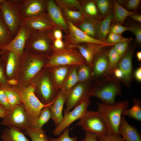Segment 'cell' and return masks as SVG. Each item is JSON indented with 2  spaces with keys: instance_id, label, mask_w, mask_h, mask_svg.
<instances>
[{
  "instance_id": "cell-57",
  "label": "cell",
  "mask_w": 141,
  "mask_h": 141,
  "mask_svg": "<svg viewBox=\"0 0 141 141\" xmlns=\"http://www.w3.org/2000/svg\"><path fill=\"white\" fill-rule=\"evenodd\" d=\"M7 112L8 111L0 106V118H4L7 115Z\"/></svg>"
},
{
  "instance_id": "cell-36",
  "label": "cell",
  "mask_w": 141,
  "mask_h": 141,
  "mask_svg": "<svg viewBox=\"0 0 141 141\" xmlns=\"http://www.w3.org/2000/svg\"><path fill=\"white\" fill-rule=\"evenodd\" d=\"M108 74L113 75V71L116 67L121 57L117 52L114 45L108 50Z\"/></svg>"
},
{
  "instance_id": "cell-59",
  "label": "cell",
  "mask_w": 141,
  "mask_h": 141,
  "mask_svg": "<svg viewBox=\"0 0 141 141\" xmlns=\"http://www.w3.org/2000/svg\"><path fill=\"white\" fill-rule=\"evenodd\" d=\"M5 0H0V5L5 1Z\"/></svg>"
},
{
  "instance_id": "cell-47",
  "label": "cell",
  "mask_w": 141,
  "mask_h": 141,
  "mask_svg": "<svg viewBox=\"0 0 141 141\" xmlns=\"http://www.w3.org/2000/svg\"><path fill=\"white\" fill-rule=\"evenodd\" d=\"M130 29V27L125 26L121 24L116 23L111 26L109 33L121 34L127 30L129 31Z\"/></svg>"
},
{
  "instance_id": "cell-44",
  "label": "cell",
  "mask_w": 141,
  "mask_h": 141,
  "mask_svg": "<svg viewBox=\"0 0 141 141\" xmlns=\"http://www.w3.org/2000/svg\"><path fill=\"white\" fill-rule=\"evenodd\" d=\"M127 38H125L121 34L114 33H109L105 41L107 44H115L126 40Z\"/></svg>"
},
{
  "instance_id": "cell-12",
  "label": "cell",
  "mask_w": 141,
  "mask_h": 141,
  "mask_svg": "<svg viewBox=\"0 0 141 141\" xmlns=\"http://www.w3.org/2000/svg\"><path fill=\"white\" fill-rule=\"evenodd\" d=\"M91 84L78 83L66 93V107L64 114L79 104L89 96V92Z\"/></svg>"
},
{
  "instance_id": "cell-56",
  "label": "cell",
  "mask_w": 141,
  "mask_h": 141,
  "mask_svg": "<svg viewBox=\"0 0 141 141\" xmlns=\"http://www.w3.org/2000/svg\"><path fill=\"white\" fill-rule=\"evenodd\" d=\"M8 84L10 86H15L19 84V81L18 80L15 79H11L7 80Z\"/></svg>"
},
{
  "instance_id": "cell-17",
  "label": "cell",
  "mask_w": 141,
  "mask_h": 141,
  "mask_svg": "<svg viewBox=\"0 0 141 141\" xmlns=\"http://www.w3.org/2000/svg\"><path fill=\"white\" fill-rule=\"evenodd\" d=\"M103 48L94 56L92 67L93 80L108 74V50Z\"/></svg>"
},
{
  "instance_id": "cell-58",
  "label": "cell",
  "mask_w": 141,
  "mask_h": 141,
  "mask_svg": "<svg viewBox=\"0 0 141 141\" xmlns=\"http://www.w3.org/2000/svg\"><path fill=\"white\" fill-rule=\"evenodd\" d=\"M136 57L137 58L139 62L141 61V51H137L136 52Z\"/></svg>"
},
{
  "instance_id": "cell-34",
  "label": "cell",
  "mask_w": 141,
  "mask_h": 141,
  "mask_svg": "<svg viewBox=\"0 0 141 141\" xmlns=\"http://www.w3.org/2000/svg\"><path fill=\"white\" fill-rule=\"evenodd\" d=\"M61 10L65 19L75 26L85 19L83 14L80 11L72 10L67 9Z\"/></svg>"
},
{
  "instance_id": "cell-45",
  "label": "cell",
  "mask_w": 141,
  "mask_h": 141,
  "mask_svg": "<svg viewBox=\"0 0 141 141\" xmlns=\"http://www.w3.org/2000/svg\"><path fill=\"white\" fill-rule=\"evenodd\" d=\"M0 105L8 111L11 109L6 95L2 87H0Z\"/></svg>"
},
{
  "instance_id": "cell-54",
  "label": "cell",
  "mask_w": 141,
  "mask_h": 141,
  "mask_svg": "<svg viewBox=\"0 0 141 141\" xmlns=\"http://www.w3.org/2000/svg\"><path fill=\"white\" fill-rule=\"evenodd\" d=\"M136 80L139 82L141 81V67L137 68L135 70L133 75Z\"/></svg>"
},
{
  "instance_id": "cell-28",
  "label": "cell",
  "mask_w": 141,
  "mask_h": 141,
  "mask_svg": "<svg viewBox=\"0 0 141 141\" xmlns=\"http://www.w3.org/2000/svg\"><path fill=\"white\" fill-rule=\"evenodd\" d=\"M1 138L3 141H30L22 131L9 127L3 130Z\"/></svg>"
},
{
  "instance_id": "cell-9",
  "label": "cell",
  "mask_w": 141,
  "mask_h": 141,
  "mask_svg": "<svg viewBox=\"0 0 141 141\" xmlns=\"http://www.w3.org/2000/svg\"><path fill=\"white\" fill-rule=\"evenodd\" d=\"M76 125L80 126L84 132H92L98 139L104 137L108 133L106 125L97 111L88 110Z\"/></svg>"
},
{
  "instance_id": "cell-51",
  "label": "cell",
  "mask_w": 141,
  "mask_h": 141,
  "mask_svg": "<svg viewBox=\"0 0 141 141\" xmlns=\"http://www.w3.org/2000/svg\"><path fill=\"white\" fill-rule=\"evenodd\" d=\"M62 31L61 28L56 26L52 29L51 32L54 39H62L63 37Z\"/></svg>"
},
{
  "instance_id": "cell-40",
  "label": "cell",
  "mask_w": 141,
  "mask_h": 141,
  "mask_svg": "<svg viewBox=\"0 0 141 141\" xmlns=\"http://www.w3.org/2000/svg\"><path fill=\"white\" fill-rule=\"evenodd\" d=\"M3 89L7 96L11 108L22 103L19 95L11 86Z\"/></svg>"
},
{
  "instance_id": "cell-43",
  "label": "cell",
  "mask_w": 141,
  "mask_h": 141,
  "mask_svg": "<svg viewBox=\"0 0 141 141\" xmlns=\"http://www.w3.org/2000/svg\"><path fill=\"white\" fill-rule=\"evenodd\" d=\"M70 130L69 127L67 128L57 138H49L51 141H78V137L77 136L70 137L69 134Z\"/></svg>"
},
{
  "instance_id": "cell-6",
  "label": "cell",
  "mask_w": 141,
  "mask_h": 141,
  "mask_svg": "<svg viewBox=\"0 0 141 141\" xmlns=\"http://www.w3.org/2000/svg\"><path fill=\"white\" fill-rule=\"evenodd\" d=\"M0 7L2 18L13 38L24 24L20 0H5Z\"/></svg>"
},
{
  "instance_id": "cell-19",
  "label": "cell",
  "mask_w": 141,
  "mask_h": 141,
  "mask_svg": "<svg viewBox=\"0 0 141 141\" xmlns=\"http://www.w3.org/2000/svg\"><path fill=\"white\" fill-rule=\"evenodd\" d=\"M24 18L47 12L46 0H20Z\"/></svg>"
},
{
  "instance_id": "cell-41",
  "label": "cell",
  "mask_w": 141,
  "mask_h": 141,
  "mask_svg": "<svg viewBox=\"0 0 141 141\" xmlns=\"http://www.w3.org/2000/svg\"><path fill=\"white\" fill-rule=\"evenodd\" d=\"M133 40L132 37L128 38L126 40L116 43L114 45L117 52L121 57L127 51L130 43Z\"/></svg>"
},
{
  "instance_id": "cell-1",
  "label": "cell",
  "mask_w": 141,
  "mask_h": 141,
  "mask_svg": "<svg viewBox=\"0 0 141 141\" xmlns=\"http://www.w3.org/2000/svg\"><path fill=\"white\" fill-rule=\"evenodd\" d=\"M93 81L90 86L89 95L98 98L106 104L113 105L115 104L116 97L122 94L120 81L113 75L109 74Z\"/></svg>"
},
{
  "instance_id": "cell-49",
  "label": "cell",
  "mask_w": 141,
  "mask_h": 141,
  "mask_svg": "<svg viewBox=\"0 0 141 141\" xmlns=\"http://www.w3.org/2000/svg\"><path fill=\"white\" fill-rule=\"evenodd\" d=\"M126 7L129 10H135L139 7L140 4V0H128L125 1Z\"/></svg>"
},
{
  "instance_id": "cell-33",
  "label": "cell",
  "mask_w": 141,
  "mask_h": 141,
  "mask_svg": "<svg viewBox=\"0 0 141 141\" xmlns=\"http://www.w3.org/2000/svg\"><path fill=\"white\" fill-rule=\"evenodd\" d=\"M13 38L5 24L0 11V51L9 44Z\"/></svg>"
},
{
  "instance_id": "cell-35",
  "label": "cell",
  "mask_w": 141,
  "mask_h": 141,
  "mask_svg": "<svg viewBox=\"0 0 141 141\" xmlns=\"http://www.w3.org/2000/svg\"><path fill=\"white\" fill-rule=\"evenodd\" d=\"M75 26L89 36L97 39L96 23L85 19Z\"/></svg>"
},
{
  "instance_id": "cell-53",
  "label": "cell",
  "mask_w": 141,
  "mask_h": 141,
  "mask_svg": "<svg viewBox=\"0 0 141 141\" xmlns=\"http://www.w3.org/2000/svg\"><path fill=\"white\" fill-rule=\"evenodd\" d=\"M113 75L120 82L121 81L123 78V75L122 71L119 68L116 67L114 69Z\"/></svg>"
},
{
  "instance_id": "cell-60",
  "label": "cell",
  "mask_w": 141,
  "mask_h": 141,
  "mask_svg": "<svg viewBox=\"0 0 141 141\" xmlns=\"http://www.w3.org/2000/svg\"><path fill=\"white\" fill-rule=\"evenodd\" d=\"M4 50H2L0 51V55H1L4 51Z\"/></svg>"
},
{
  "instance_id": "cell-14",
  "label": "cell",
  "mask_w": 141,
  "mask_h": 141,
  "mask_svg": "<svg viewBox=\"0 0 141 141\" xmlns=\"http://www.w3.org/2000/svg\"><path fill=\"white\" fill-rule=\"evenodd\" d=\"M135 49L134 46L128 47L126 52L121 57L116 67L123 74L121 82L127 87H129L131 86L134 76L132 58Z\"/></svg>"
},
{
  "instance_id": "cell-24",
  "label": "cell",
  "mask_w": 141,
  "mask_h": 141,
  "mask_svg": "<svg viewBox=\"0 0 141 141\" xmlns=\"http://www.w3.org/2000/svg\"><path fill=\"white\" fill-rule=\"evenodd\" d=\"M81 5V11L85 20L97 23L104 17L99 13L93 0H79Z\"/></svg>"
},
{
  "instance_id": "cell-50",
  "label": "cell",
  "mask_w": 141,
  "mask_h": 141,
  "mask_svg": "<svg viewBox=\"0 0 141 141\" xmlns=\"http://www.w3.org/2000/svg\"><path fill=\"white\" fill-rule=\"evenodd\" d=\"M53 49L61 50L66 48L65 43L62 39H54L52 43Z\"/></svg>"
},
{
  "instance_id": "cell-39",
  "label": "cell",
  "mask_w": 141,
  "mask_h": 141,
  "mask_svg": "<svg viewBox=\"0 0 141 141\" xmlns=\"http://www.w3.org/2000/svg\"><path fill=\"white\" fill-rule=\"evenodd\" d=\"M57 5L61 9H67L74 11H80L81 5L79 0H55Z\"/></svg>"
},
{
  "instance_id": "cell-48",
  "label": "cell",
  "mask_w": 141,
  "mask_h": 141,
  "mask_svg": "<svg viewBox=\"0 0 141 141\" xmlns=\"http://www.w3.org/2000/svg\"><path fill=\"white\" fill-rule=\"evenodd\" d=\"M98 140V141H124L120 135L110 133Z\"/></svg>"
},
{
  "instance_id": "cell-16",
  "label": "cell",
  "mask_w": 141,
  "mask_h": 141,
  "mask_svg": "<svg viewBox=\"0 0 141 141\" xmlns=\"http://www.w3.org/2000/svg\"><path fill=\"white\" fill-rule=\"evenodd\" d=\"M4 50L1 55L4 61L7 79L18 80L22 56H18L11 51Z\"/></svg>"
},
{
  "instance_id": "cell-42",
  "label": "cell",
  "mask_w": 141,
  "mask_h": 141,
  "mask_svg": "<svg viewBox=\"0 0 141 141\" xmlns=\"http://www.w3.org/2000/svg\"><path fill=\"white\" fill-rule=\"evenodd\" d=\"M0 85L3 89L11 87L8 84L6 78L5 63L2 58L0 57Z\"/></svg>"
},
{
  "instance_id": "cell-21",
  "label": "cell",
  "mask_w": 141,
  "mask_h": 141,
  "mask_svg": "<svg viewBox=\"0 0 141 141\" xmlns=\"http://www.w3.org/2000/svg\"><path fill=\"white\" fill-rule=\"evenodd\" d=\"M47 12L52 21L55 25L63 31L65 34L68 33V28L66 20L62 10L54 0H46Z\"/></svg>"
},
{
  "instance_id": "cell-46",
  "label": "cell",
  "mask_w": 141,
  "mask_h": 141,
  "mask_svg": "<svg viewBox=\"0 0 141 141\" xmlns=\"http://www.w3.org/2000/svg\"><path fill=\"white\" fill-rule=\"evenodd\" d=\"M129 31L132 32L135 36L136 41L138 44L141 43V27L140 25L134 24L130 27Z\"/></svg>"
},
{
  "instance_id": "cell-27",
  "label": "cell",
  "mask_w": 141,
  "mask_h": 141,
  "mask_svg": "<svg viewBox=\"0 0 141 141\" xmlns=\"http://www.w3.org/2000/svg\"><path fill=\"white\" fill-rule=\"evenodd\" d=\"M113 4V20L116 23L122 24L127 17L136 13L135 11H131L126 9L121 5L117 1H114Z\"/></svg>"
},
{
  "instance_id": "cell-32",
  "label": "cell",
  "mask_w": 141,
  "mask_h": 141,
  "mask_svg": "<svg viewBox=\"0 0 141 141\" xmlns=\"http://www.w3.org/2000/svg\"><path fill=\"white\" fill-rule=\"evenodd\" d=\"M49 106H46L42 109L39 115L30 128L36 129H42L43 126L51 118Z\"/></svg>"
},
{
  "instance_id": "cell-18",
  "label": "cell",
  "mask_w": 141,
  "mask_h": 141,
  "mask_svg": "<svg viewBox=\"0 0 141 141\" xmlns=\"http://www.w3.org/2000/svg\"><path fill=\"white\" fill-rule=\"evenodd\" d=\"M24 24L33 31H48L56 26L46 12L24 18Z\"/></svg>"
},
{
  "instance_id": "cell-38",
  "label": "cell",
  "mask_w": 141,
  "mask_h": 141,
  "mask_svg": "<svg viewBox=\"0 0 141 141\" xmlns=\"http://www.w3.org/2000/svg\"><path fill=\"white\" fill-rule=\"evenodd\" d=\"M100 14L104 17L112 11L113 4L109 0H93Z\"/></svg>"
},
{
  "instance_id": "cell-37",
  "label": "cell",
  "mask_w": 141,
  "mask_h": 141,
  "mask_svg": "<svg viewBox=\"0 0 141 141\" xmlns=\"http://www.w3.org/2000/svg\"><path fill=\"white\" fill-rule=\"evenodd\" d=\"M25 133L31 138L32 141H51L42 128L36 129L28 128L25 130Z\"/></svg>"
},
{
  "instance_id": "cell-25",
  "label": "cell",
  "mask_w": 141,
  "mask_h": 141,
  "mask_svg": "<svg viewBox=\"0 0 141 141\" xmlns=\"http://www.w3.org/2000/svg\"><path fill=\"white\" fill-rule=\"evenodd\" d=\"M72 66H59L48 68L53 85L57 91L61 89Z\"/></svg>"
},
{
  "instance_id": "cell-20",
  "label": "cell",
  "mask_w": 141,
  "mask_h": 141,
  "mask_svg": "<svg viewBox=\"0 0 141 141\" xmlns=\"http://www.w3.org/2000/svg\"><path fill=\"white\" fill-rule=\"evenodd\" d=\"M114 44L102 45L91 42L84 43L72 47L77 49L92 69L93 59L95 56L103 48L113 46Z\"/></svg>"
},
{
  "instance_id": "cell-5",
  "label": "cell",
  "mask_w": 141,
  "mask_h": 141,
  "mask_svg": "<svg viewBox=\"0 0 141 141\" xmlns=\"http://www.w3.org/2000/svg\"><path fill=\"white\" fill-rule=\"evenodd\" d=\"M11 87L20 98L30 120V126L38 116L42 109L51 104L44 105L40 101L36 96L34 87L31 84L26 86L18 85Z\"/></svg>"
},
{
  "instance_id": "cell-4",
  "label": "cell",
  "mask_w": 141,
  "mask_h": 141,
  "mask_svg": "<svg viewBox=\"0 0 141 141\" xmlns=\"http://www.w3.org/2000/svg\"><path fill=\"white\" fill-rule=\"evenodd\" d=\"M129 104L127 100L118 101L113 105L97 103V111L106 125L108 133L120 135L119 128L122 113L124 110L128 108Z\"/></svg>"
},
{
  "instance_id": "cell-2",
  "label": "cell",
  "mask_w": 141,
  "mask_h": 141,
  "mask_svg": "<svg viewBox=\"0 0 141 141\" xmlns=\"http://www.w3.org/2000/svg\"><path fill=\"white\" fill-rule=\"evenodd\" d=\"M48 60L47 56L24 50L21 58L18 85L26 86L30 84L35 76L45 67Z\"/></svg>"
},
{
  "instance_id": "cell-26",
  "label": "cell",
  "mask_w": 141,
  "mask_h": 141,
  "mask_svg": "<svg viewBox=\"0 0 141 141\" xmlns=\"http://www.w3.org/2000/svg\"><path fill=\"white\" fill-rule=\"evenodd\" d=\"M113 13L111 11L101 21L96 23L97 39L105 42L109 34Z\"/></svg>"
},
{
  "instance_id": "cell-63",
  "label": "cell",
  "mask_w": 141,
  "mask_h": 141,
  "mask_svg": "<svg viewBox=\"0 0 141 141\" xmlns=\"http://www.w3.org/2000/svg\"></svg>"
},
{
  "instance_id": "cell-23",
  "label": "cell",
  "mask_w": 141,
  "mask_h": 141,
  "mask_svg": "<svg viewBox=\"0 0 141 141\" xmlns=\"http://www.w3.org/2000/svg\"><path fill=\"white\" fill-rule=\"evenodd\" d=\"M119 133L124 141H141V135L136 128L130 124L125 116L121 117Z\"/></svg>"
},
{
  "instance_id": "cell-30",
  "label": "cell",
  "mask_w": 141,
  "mask_h": 141,
  "mask_svg": "<svg viewBox=\"0 0 141 141\" xmlns=\"http://www.w3.org/2000/svg\"><path fill=\"white\" fill-rule=\"evenodd\" d=\"M79 66L71 67L60 90L66 93L78 83L77 71Z\"/></svg>"
},
{
  "instance_id": "cell-7",
  "label": "cell",
  "mask_w": 141,
  "mask_h": 141,
  "mask_svg": "<svg viewBox=\"0 0 141 141\" xmlns=\"http://www.w3.org/2000/svg\"><path fill=\"white\" fill-rule=\"evenodd\" d=\"M51 30L32 31L26 42L25 50L34 54L47 56L51 55L53 52L52 43L54 40Z\"/></svg>"
},
{
  "instance_id": "cell-8",
  "label": "cell",
  "mask_w": 141,
  "mask_h": 141,
  "mask_svg": "<svg viewBox=\"0 0 141 141\" xmlns=\"http://www.w3.org/2000/svg\"><path fill=\"white\" fill-rule=\"evenodd\" d=\"M86 63L78 50L68 48L61 50L53 49L52 54L48 56V60L45 68L59 66H79Z\"/></svg>"
},
{
  "instance_id": "cell-61",
  "label": "cell",
  "mask_w": 141,
  "mask_h": 141,
  "mask_svg": "<svg viewBox=\"0 0 141 141\" xmlns=\"http://www.w3.org/2000/svg\"><path fill=\"white\" fill-rule=\"evenodd\" d=\"M0 6H1V5H0V9H1V7H0Z\"/></svg>"
},
{
  "instance_id": "cell-62",
  "label": "cell",
  "mask_w": 141,
  "mask_h": 141,
  "mask_svg": "<svg viewBox=\"0 0 141 141\" xmlns=\"http://www.w3.org/2000/svg\"><path fill=\"white\" fill-rule=\"evenodd\" d=\"M0 87H1V85H0Z\"/></svg>"
},
{
  "instance_id": "cell-52",
  "label": "cell",
  "mask_w": 141,
  "mask_h": 141,
  "mask_svg": "<svg viewBox=\"0 0 141 141\" xmlns=\"http://www.w3.org/2000/svg\"><path fill=\"white\" fill-rule=\"evenodd\" d=\"M85 138L81 141H98L97 136L92 132L85 131Z\"/></svg>"
},
{
  "instance_id": "cell-10",
  "label": "cell",
  "mask_w": 141,
  "mask_h": 141,
  "mask_svg": "<svg viewBox=\"0 0 141 141\" xmlns=\"http://www.w3.org/2000/svg\"><path fill=\"white\" fill-rule=\"evenodd\" d=\"M1 123L8 127L15 128L22 132L29 128L30 120L23 104L22 103L8 111Z\"/></svg>"
},
{
  "instance_id": "cell-13",
  "label": "cell",
  "mask_w": 141,
  "mask_h": 141,
  "mask_svg": "<svg viewBox=\"0 0 141 141\" xmlns=\"http://www.w3.org/2000/svg\"><path fill=\"white\" fill-rule=\"evenodd\" d=\"M66 20L68 27V33L63 36V38L64 39V41L66 47L71 48L80 44L86 42L93 43L102 45L108 44L89 36L70 22L67 20Z\"/></svg>"
},
{
  "instance_id": "cell-22",
  "label": "cell",
  "mask_w": 141,
  "mask_h": 141,
  "mask_svg": "<svg viewBox=\"0 0 141 141\" xmlns=\"http://www.w3.org/2000/svg\"><path fill=\"white\" fill-rule=\"evenodd\" d=\"M65 101V93L59 90L55 99L49 106L51 118L55 127L60 124L63 119L62 111Z\"/></svg>"
},
{
  "instance_id": "cell-31",
  "label": "cell",
  "mask_w": 141,
  "mask_h": 141,
  "mask_svg": "<svg viewBox=\"0 0 141 141\" xmlns=\"http://www.w3.org/2000/svg\"><path fill=\"white\" fill-rule=\"evenodd\" d=\"M133 106L129 108L124 110L122 115L127 116L139 121H141V101L139 99L133 98Z\"/></svg>"
},
{
  "instance_id": "cell-55",
  "label": "cell",
  "mask_w": 141,
  "mask_h": 141,
  "mask_svg": "<svg viewBox=\"0 0 141 141\" xmlns=\"http://www.w3.org/2000/svg\"><path fill=\"white\" fill-rule=\"evenodd\" d=\"M135 21L141 23V15L136 13L133 14L130 16Z\"/></svg>"
},
{
  "instance_id": "cell-3",
  "label": "cell",
  "mask_w": 141,
  "mask_h": 141,
  "mask_svg": "<svg viewBox=\"0 0 141 141\" xmlns=\"http://www.w3.org/2000/svg\"><path fill=\"white\" fill-rule=\"evenodd\" d=\"M31 84L36 96L45 105L51 104L59 91L55 87L48 68L42 69L33 78Z\"/></svg>"
},
{
  "instance_id": "cell-29",
  "label": "cell",
  "mask_w": 141,
  "mask_h": 141,
  "mask_svg": "<svg viewBox=\"0 0 141 141\" xmlns=\"http://www.w3.org/2000/svg\"><path fill=\"white\" fill-rule=\"evenodd\" d=\"M78 83L91 84L93 80L92 76V69L86 63L78 66L77 71Z\"/></svg>"
},
{
  "instance_id": "cell-11",
  "label": "cell",
  "mask_w": 141,
  "mask_h": 141,
  "mask_svg": "<svg viewBox=\"0 0 141 141\" xmlns=\"http://www.w3.org/2000/svg\"><path fill=\"white\" fill-rule=\"evenodd\" d=\"M90 97L88 96L83 102L74 107L73 110L64 114L61 122L55 127L52 132L54 136H60L74 122L82 117L88 110V108L91 104Z\"/></svg>"
},
{
  "instance_id": "cell-15",
  "label": "cell",
  "mask_w": 141,
  "mask_h": 141,
  "mask_svg": "<svg viewBox=\"0 0 141 141\" xmlns=\"http://www.w3.org/2000/svg\"><path fill=\"white\" fill-rule=\"evenodd\" d=\"M32 31L24 24L11 41L2 50L11 51L17 56L21 57L24 52L26 42Z\"/></svg>"
}]
</instances>
